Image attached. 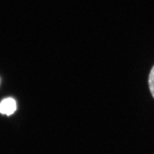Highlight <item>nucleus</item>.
<instances>
[{
	"mask_svg": "<svg viewBox=\"0 0 154 154\" xmlns=\"http://www.w3.org/2000/svg\"><path fill=\"white\" fill-rule=\"evenodd\" d=\"M16 101L11 98H7L0 103V113L5 115H11L16 111Z\"/></svg>",
	"mask_w": 154,
	"mask_h": 154,
	"instance_id": "nucleus-1",
	"label": "nucleus"
},
{
	"mask_svg": "<svg viewBox=\"0 0 154 154\" xmlns=\"http://www.w3.org/2000/svg\"><path fill=\"white\" fill-rule=\"evenodd\" d=\"M149 84L150 90H151V94L154 98V66L152 68L151 72L149 74Z\"/></svg>",
	"mask_w": 154,
	"mask_h": 154,
	"instance_id": "nucleus-2",
	"label": "nucleus"
}]
</instances>
